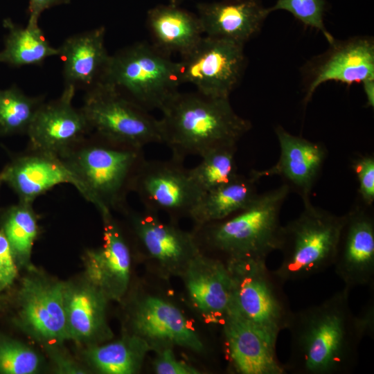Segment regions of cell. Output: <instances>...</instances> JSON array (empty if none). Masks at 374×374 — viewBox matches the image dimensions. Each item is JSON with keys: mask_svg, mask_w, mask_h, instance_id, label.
Listing matches in <instances>:
<instances>
[{"mask_svg": "<svg viewBox=\"0 0 374 374\" xmlns=\"http://www.w3.org/2000/svg\"><path fill=\"white\" fill-rule=\"evenodd\" d=\"M146 22L152 44L170 55H184L204 36L196 14L169 3L149 9Z\"/></svg>", "mask_w": 374, "mask_h": 374, "instance_id": "25", "label": "cell"}, {"mask_svg": "<svg viewBox=\"0 0 374 374\" xmlns=\"http://www.w3.org/2000/svg\"><path fill=\"white\" fill-rule=\"evenodd\" d=\"M236 150L237 145L211 150L201 157L197 165L188 169L191 179L202 194L229 181L238 174Z\"/></svg>", "mask_w": 374, "mask_h": 374, "instance_id": "30", "label": "cell"}, {"mask_svg": "<svg viewBox=\"0 0 374 374\" xmlns=\"http://www.w3.org/2000/svg\"><path fill=\"white\" fill-rule=\"evenodd\" d=\"M161 112L162 143L181 161L201 157L219 147L237 145L251 128V122L235 112L229 98L197 91H178Z\"/></svg>", "mask_w": 374, "mask_h": 374, "instance_id": "2", "label": "cell"}, {"mask_svg": "<svg viewBox=\"0 0 374 374\" xmlns=\"http://www.w3.org/2000/svg\"><path fill=\"white\" fill-rule=\"evenodd\" d=\"M269 10L270 12L276 10L290 12L303 25L320 31L329 44L335 39L324 24L326 0H276Z\"/></svg>", "mask_w": 374, "mask_h": 374, "instance_id": "33", "label": "cell"}, {"mask_svg": "<svg viewBox=\"0 0 374 374\" xmlns=\"http://www.w3.org/2000/svg\"><path fill=\"white\" fill-rule=\"evenodd\" d=\"M1 299V297H0V300Z\"/></svg>", "mask_w": 374, "mask_h": 374, "instance_id": "43", "label": "cell"}, {"mask_svg": "<svg viewBox=\"0 0 374 374\" xmlns=\"http://www.w3.org/2000/svg\"><path fill=\"white\" fill-rule=\"evenodd\" d=\"M71 0H28L27 24H38L41 14L46 10L60 5L68 4Z\"/></svg>", "mask_w": 374, "mask_h": 374, "instance_id": "39", "label": "cell"}, {"mask_svg": "<svg viewBox=\"0 0 374 374\" xmlns=\"http://www.w3.org/2000/svg\"><path fill=\"white\" fill-rule=\"evenodd\" d=\"M244 47L231 40L204 35L177 61L181 84H190L206 96L229 98L247 66Z\"/></svg>", "mask_w": 374, "mask_h": 374, "instance_id": "9", "label": "cell"}, {"mask_svg": "<svg viewBox=\"0 0 374 374\" xmlns=\"http://www.w3.org/2000/svg\"><path fill=\"white\" fill-rule=\"evenodd\" d=\"M233 285L231 310L275 339L287 328L292 310L283 283L265 260H241L225 263Z\"/></svg>", "mask_w": 374, "mask_h": 374, "instance_id": "7", "label": "cell"}, {"mask_svg": "<svg viewBox=\"0 0 374 374\" xmlns=\"http://www.w3.org/2000/svg\"><path fill=\"white\" fill-rule=\"evenodd\" d=\"M50 350L49 354L55 363L57 371L59 373H84L85 370L80 367L75 361L69 357L62 354L53 344L46 345Z\"/></svg>", "mask_w": 374, "mask_h": 374, "instance_id": "38", "label": "cell"}, {"mask_svg": "<svg viewBox=\"0 0 374 374\" xmlns=\"http://www.w3.org/2000/svg\"><path fill=\"white\" fill-rule=\"evenodd\" d=\"M275 133L280 147L278 161L265 170H251L249 175L259 181L277 175L293 188L303 202L310 199L312 190L320 176L327 157L326 148L319 143L292 134L278 125Z\"/></svg>", "mask_w": 374, "mask_h": 374, "instance_id": "19", "label": "cell"}, {"mask_svg": "<svg viewBox=\"0 0 374 374\" xmlns=\"http://www.w3.org/2000/svg\"><path fill=\"white\" fill-rule=\"evenodd\" d=\"M258 181L249 174L238 173L229 181L203 193L189 217L199 226L230 216L256 197Z\"/></svg>", "mask_w": 374, "mask_h": 374, "instance_id": "26", "label": "cell"}, {"mask_svg": "<svg viewBox=\"0 0 374 374\" xmlns=\"http://www.w3.org/2000/svg\"><path fill=\"white\" fill-rule=\"evenodd\" d=\"M80 108L91 132L107 139L143 148L162 143L159 119L103 83L86 91Z\"/></svg>", "mask_w": 374, "mask_h": 374, "instance_id": "8", "label": "cell"}, {"mask_svg": "<svg viewBox=\"0 0 374 374\" xmlns=\"http://www.w3.org/2000/svg\"><path fill=\"white\" fill-rule=\"evenodd\" d=\"M107 297L87 280L64 283V301L69 339L89 346L112 337L106 319Z\"/></svg>", "mask_w": 374, "mask_h": 374, "instance_id": "22", "label": "cell"}, {"mask_svg": "<svg viewBox=\"0 0 374 374\" xmlns=\"http://www.w3.org/2000/svg\"><path fill=\"white\" fill-rule=\"evenodd\" d=\"M290 190L283 184L258 193L247 206L223 220L195 226L193 233L199 249L204 247L217 253L224 263L266 261L271 252L279 249L283 229L280 214Z\"/></svg>", "mask_w": 374, "mask_h": 374, "instance_id": "3", "label": "cell"}, {"mask_svg": "<svg viewBox=\"0 0 374 374\" xmlns=\"http://www.w3.org/2000/svg\"><path fill=\"white\" fill-rule=\"evenodd\" d=\"M157 355L154 362V369L157 374H197L199 371L178 359L172 347H165L156 350Z\"/></svg>", "mask_w": 374, "mask_h": 374, "instance_id": "35", "label": "cell"}, {"mask_svg": "<svg viewBox=\"0 0 374 374\" xmlns=\"http://www.w3.org/2000/svg\"><path fill=\"white\" fill-rule=\"evenodd\" d=\"M3 25L8 33L0 62L18 67L40 66L47 58L59 55V48L50 44L38 24L22 27L6 19Z\"/></svg>", "mask_w": 374, "mask_h": 374, "instance_id": "28", "label": "cell"}, {"mask_svg": "<svg viewBox=\"0 0 374 374\" xmlns=\"http://www.w3.org/2000/svg\"><path fill=\"white\" fill-rule=\"evenodd\" d=\"M77 181L76 188L99 211L123 212L136 177L145 161L143 148L95 133L60 157Z\"/></svg>", "mask_w": 374, "mask_h": 374, "instance_id": "4", "label": "cell"}, {"mask_svg": "<svg viewBox=\"0 0 374 374\" xmlns=\"http://www.w3.org/2000/svg\"><path fill=\"white\" fill-rule=\"evenodd\" d=\"M226 353L231 368L240 374H285L276 353L277 340L229 310L223 323Z\"/></svg>", "mask_w": 374, "mask_h": 374, "instance_id": "18", "label": "cell"}, {"mask_svg": "<svg viewBox=\"0 0 374 374\" xmlns=\"http://www.w3.org/2000/svg\"><path fill=\"white\" fill-rule=\"evenodd\" d=\"M184 0H168V3L172 5L180 6Z\"/></svg>", "mask_w": 374, "mask_h": 374, "instance_id": "41", "label": "cell"}, {"mask_svg": "<svg viewBox=\"0 0 374 374\" xmlns=\"http://www.w3.org/2000/svg\"><path fill=\"white\" fill-rule=\"evenodd\" d=\"M204 35L244 45L260 31L271 13L260 0H221L197 4Z\"/></svg>", "mask_w": 374, "mask_h": 374, "instance_id": "21", "label": "cell"}, {"mask_svg": "<svg viewBox=\"0 0 374 374\" xmlns=\"http://www.w3.org/2000/svg\"><path fill=\"white\" fill-rule=\"evenodd\" d=\"M137 244L147 258L165 274L182 276L190 262L201 252L193 232L179 228L175 222H165L158 214L127 208Z\"/></svg>", "mask_w": 374, "mask_h": 374, "instance_id": "11", "label": "cell"}, {"mask_svg": "<svg viewBox=\"0 0 374 374\" xmlns=\"http://www.w3.org/2000/svg\"><path fill=\"white\" fill-rule=\"evenodd\" d=\"M323 53L304 69V103L323 83L336 81L350 85L374 79V40L370 36L335 39Z\"/></svg>", "mask_w": 374, "mask_h": 374, "instance_id": "12", "label": "cell"}, {"mask_svg": "<svg viewBox=\"0 0 374 374\" xmlns=\"http://www.w3.org/2000/svg\"><path fill=\"white\" fill-rule=\"evenodd\" d=\"M360 204L344 214L332 265L349 290L374 285V217L372 206Z\"/></svg>", "mask_w": 374, "mask_h": 374, "instance_id": "14", "label": "cell"}, {"mask_svg": "<svg viewBox=\"0 0 374 374\" xmlns=\"http://www.w3.org/2000/svg\"><path fill=\"white\" fill-rule=\"evenodd\" d=\"M345 287L323 302L292 312L287 330L290 352L283 364L292 374H346L358 359L359 335Z\"/></svg>", "mask_w": 374, "mask_h": 374, "instance_id": "1", "label": "cell"}, {"mask_svg": "<svg viewBox=\"0 0 374 374\" xmlns=\"http://www.w3.org/2000/svg\"><path fill=\"white\" fill-rule=\"evenodd\" d=\"M75 91L64 86L58 98L41 105L26 132L30 150L60 158L91 132L81 109L72 105Z\"/></svg>", "mask_w": 374, "mask_h": 374, "instance_id": "15", "label": "cell"}, {"mask_svg": "<svg viewBox=\"0 0 374 374\" xmlns=\"http://www.w3.org/2000/svg\"><path fill=\"white\" fill-rule=\"evenodd\" d=\"M132 192L144 210L167 214L171 221L190 214L202 195L191 179L184 161L171 156L166 160H147L134 180Z\"/></svg>", "mask_w": 374, "mask_h": 374, "instance_id": "10", "label": "cell"}, {"mask_svg": "<svg viewBox=\"0 0 374 374\" xmlns=\"http://www.w3.org/2000/svg\"><path fill=\"white\" fill-rule=\"evenodd\" d=\"M150 350L143 339L131 333L113 342L90 345L84 355L89 365L99 373L134 374L140 371Z\"/></svg>", "mask_w": 374, "mask_h": 374, "instance_id": "27", "label": "cell"}, {"mask_svg": "<svg viewBox=\"0 0 374 374\" xmlns=\"http://www.w3.org/2000/svg\"><path fill=\"white\" fill-rule=\"evenodd\" d=\"M100 83L148 112L161 111L181 84L177 62L147 42H135L110 55Z\"/></svg>", "mask_w": 374, "mask_h": 374, "instance_id": "5", "label": "cell"}, {"mask_svg": "<svg viewBox=\"0 0 374 374\" xmlns=\"http://www.w3.org/2000/svg\"><path fill=\"white\" fill-rule=\"evenodd\" d=\"M356 326L362 338L374 337V302L370 299L363 310L355 315Z\"/></svg>", "mask_w": 374, "mask_h": 374, "instance_id": "37", "label": "cell"}, {"mask_svg": "<svg viewBox=\"0 0 374 374\" xmlns=\"http://www.w3.org/2000/svg\"><path fill=\"white\" fill-rule=\"evenodd\" d=\"M105 28L100 26L75 34L58 47L64 86L87 91L101 82L110 57L105 46Z\"/></svg>", "mask_w": 374, "mask_h": 374, "instance_id": "24", "label": "cell"}, {"mask_svg": "<svg viewBox=\"0 0 374 374\" xmlns=\"http://www.w3.org/2000/svg\"><path fill=\"white\" fill-rule=\"evenodd\" d=\"M303 204L300 215L283 225L278 249L283 258L274 272L283 283L320 274L335 261L344 215L316 206L311 199Z\"/></svg>", "mask_w": 374, "mask_h": 374, "instance_id": "6", "label": "cell"}, {"mask_svg": "<svg viewBox=\"0 0 374 374\" xmlns=\"http://www.w3.org/2000/svg\"><path fill=\"white\" fill-rule=\"evenodd\" d=\"M351 168L358 181L360 202L372 206L374 202V157L371 154H358L351 161Z\"/></svg>", "mask_w": 374, "mask_h": 374, "instance_id": "34", "label": "cell"}, {"mask_svg": "<svg viewBox=\"0 0 374 374\" xmlns=\"http://www.w3.org/2000/svg\"><path fill=\"white\" fill-rule=\"evenodd\" d=\"M1 183H2V181H1V178H0V184H1Z\"/></svg>", "mask_w": 374, "mask_h": 374, "instance_id": "42", "label": "cell"}, {"mask_svg": "<svg viewBox=\"0 0 374 374\" xmlns=\"http://www.w3.org/2000/svg\"><path fill=\"white\" fill-rule=\"evenodd\" d=\"M0 178L17 194L19 202L29 204L57 185L67 183L77 187L75 177L61 158L31 150L9 163Z\"/></svg>", "mask_w": 374, "mask_h": 374, "instance_id": "23", "label": "cell"}, {"mask_svg": "<svg viewBox=\"0 0 374 374\" xmlns=\"http://www.w3.org/2000/svg\"><path fill=\"white\" fill-rule=\"evenodd\" d=\"M64 286V283L36 275L21 282L18 321L26 332L46 345L69 340Z\"/></svg>", "mask_w": 374, "mask_h": 374, "instance_id": "13", "label": "cell"}, {"mask_svg": "<svg viewBox=\"0 0 374 374\" xmlns=\"http://www.w3.org/2000/svg\"><path fill=\"white\" fill-rule=\"evenodd\" d=\"M363 89L366 98L368 107H374V79L368 80L362 83Z\"/></svg>", "mask_w": 374, "mask_h": 374, "instance_id": "40", "label": "cell"}, {"mask_svg": "<svg viewBox=\"0 0 374 374\" xmlns=\"http://www.w3.org/2000/svg\"><path fill=\"white\" fill-rule=\"evenodd\" d=\"M17 275V265L7 238L0 231V292L11 286Z\"/></svg>", "mask_w": 374, "mask_h": 374, "instance_id": "36", "label": "cell"}, {"mask_svg": "<svg viewBox=\"0 0 374 374\" xmlns=\"http://www.w3.org/2000/svg\"><path fill=\"white\" fill-rule=\"evenodd\" d=\"M2 232L7 238L17 265L32 269V249L38 224L32 204L19 202L6 212Z\"/></svg>", "mask_w": 374, "mask_h": 374, "instance_id": "29", "label": "cell"}, {"mask_svg": "<svg viewBox=\"0 0 374 374\" xmlns=\"http://www.w3.org/2000/svg\"><path fill=\"white\" fill-rule=\"evenodd\" d=\"M39 366V357L30 347L15 339L0 337V373L33 374Z\"/></svg>", "mask_w": 374, "mask_h": 374, "instance_id": "32", "label": "cell"}, {"mask_svg": "<svg viewBox=\"0 0 374 374\" xmlns=\"http://www.w3.org/2000/svg\"><path fill=\"white\" fill-rule=\"evenodd\" d=\"M181 277L198 312L209 323L222 324L231 307L233 293L226 265L201 251L190 262Z\"/></svg>", "mask_w": 374, "mask_h": 374, "instance_id": "20", "label": "cell"}, {"mask_svg": "<svg viewBox=\"0 0 374 374\" xmlns=\"http://www.w3.org/2000/svg\"><path fill=\"white\" fill-rule=\"evenodd\" d=\"M43 97L26 95L17 87L0 89V134L26 133Z\"/></svg>", "mask_w": 374, "mask_h": 374, "instance_id": "31", "label": "cell"}, {"mask_svg": "<svg viewBox=\"0 0 374 374\" xmlns=\"http://www.w3.org/2000/svg\"><path fill=\"white\" fill-rule=\"evenodd\" d=\"M103 222V244L86 251L85 279L110 301H120L130 285L132 253L119 225L109 210L100 212Z\"/></svg>", "mask_w": 374, "mask_h": 374, "instance_id": "16", "label": "cell"}, {"mask_svg": "<svg viewBox=\"0 0 374 374\" xmlns=\"http://www.w3.org/2000/svg\"><path fill=\"white\" fill-rule=\"evenodd\" d=\"M132 332L143 339L151 350L179 346L199 353L203 342L183 313L171 303L146 296L135 305L131 317Z\"/></svg>", "mask_w": 374, "mask_h": 374, "instance_id": "17", "label": "cell"}]
</instances>
